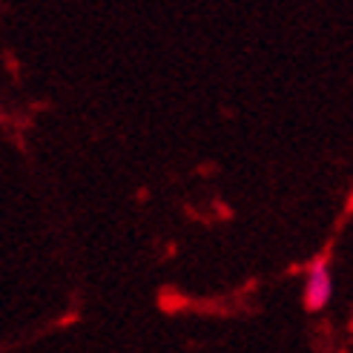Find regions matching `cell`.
I'll list each match as a JSON object with an SVG mask.
<instances>
[{
    "instance_id": "cell-1",
    "label": "cell",
    "mask_w": 353,
    "mask_h": 353,
    "mask_svg": "<svg viewBox=\"0 0 353 353\" xmlns=\"http://www.w3.org/2000/svg\"><path fill=\"white\" fill-rule=\"evenodd\" d=\"M333 296V276L327 261H316L313 268L307 270L305 279V307L307 310H322Z\"/></svg>"
}]
</instances>
